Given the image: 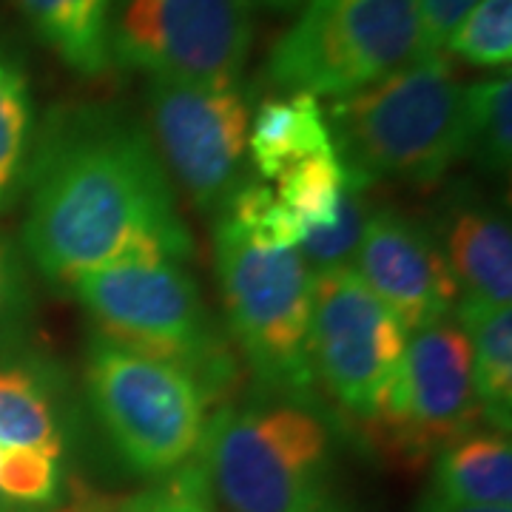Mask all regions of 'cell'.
<instances>
[{"label": "cell", "instance_id": "52a82bcc", "mask_svg": "<svg viewBox=\"0 0 512 512\" xmlns=\"http://www.w3.org/2000/svg\"><path fill=\"white\" fill-rule=\"evenodd\" d=\"M419 57V0H308L265 63L276 89L345 97Z\"/></svg>", "mask_w": 512, "mask_h": 512}, {"label": "cell", "instance_id": "30bf717a", "mask_svg": "<svg viewBox=\"0 0 512 512\" xmlns=\"http://www.w3.org/2000/svg\"><path fill=\"white\" fill-rule=\"evenodd\" d=\"M148 134L168 177L200 211L228 208L245 183L254 94L248 86L177 83L151 77L146 89Z\"/></svg>", "mask_w": 512, "mask_h": 512}, {"label": "cell", "instance_id": "44dd1931", "mask_svg": "<svg viewBox=\"0 0 512 512\" xmlns=\"http://www.w3.org/2000/svg\"><path fill=\"white\" fill-rule=\"evenodd\" d=\"M367 188L370 185L359 183V180L345 174V185H342V194L336 202L333 222L308 231L305 239L296 245V251L305 259V265L313 276L339 271V268H353V259H356V251L362 245L367 222L373 217Z\"/></svg>", "mask_w": 512, "mask_h": 512}, {"label": "cell", "instance_id": "d6986e66", "mask_svg": "<svg viewBox=\"0 0 512 512\" xmlns=\"http://www.w3.org/2000/svg\"><path fill=\"white\" fill-rule=\"evenodd\" d=\"M35 128V97L26 63L0 37V211L15 200L23 183Z\"/></svg>", "mask_w": 512, "mask_h": 512}, {"label": "cell", "instance_id": "f1b7e54d", "mask_svg": "<svg viewBox=\"0 0 512 512\" xmlns=\"http://www.w3.org/2000/svg\"><path fill=\"white\" fill-rule=\"evenodd\" d=\"M248 3H259V6H265V9H276V12H291V9L305 6L308 0H248Z\"/></svg>", "mask_w": 512, "mask_h": 512}, {"label": "cell", "instance_id": "3957f363", "mask_svg": "<svg viewBox=\"0 0 512 512\" xmlns=\"http://www.w3.org/2000/svg\"><path fill=\"white\" fill-rule=\"evenodd\" d=\"M325 123L345 174L365 185L436 183L467 154L464 86L444 55L336 97Z\"/></svg>", "mask_w": 512, "mask_h": 512}, {"label": "cell", "instance_id": "cb8c5ba5", "mask_svg": "<svg viewBox=\"0 0 512 512\" xmlns=\"http://www.w3.org/2000/svg\"><path fill=\"white\" fill-rule=\"evenodd\" d=\"M63 458L0 444V490L26 507L52 512L63 490Z\"/></svg>", "mask_w": 512, "mask_h": 512}, {"label": "cell", "instance_id": "5b68a950", "mask_svg": "<svg viewBox=\"0 0 512 512\" xmlns=\"http://www.w3.org/2000/svg\"><path fill=\"white\" fill-rule=\"evenodd\" d=\"M214 262L228 330L265 393L308 399L313 274L296 248L251 245L225 214L214 231Z\"/></svg>", "mask_w": 512, "mask_h": 512}, {"label": "cell", "instance_id": "7c38bea8", "mask_svg": "<svg viewBox=\"0 0 512 512\" xmlns=\"http://www.w3.org/2000/svg\"><path fill=\"white\" fill-rule=\"evenodd\" d=\"M353 271L404 333L453 319L458 308L456 279L436 237L419 220L396 208H379L367 222Z\"/></svg>", "mask_w": 512, "mask_h": 512}, {"label": "cell", "instance_id": "6da1fadb", "mask_svg": "<svg viewBox=\"0 0 512 512\" xmlns=\"http://www.w3.org/2000/svg\"><path fill=\"white\" fill-rule=\"evenodd\" d=\"M26 254L52 288L126 262H183L194 239L148 128L106 103L55 106L35 128Z\"/></svg>", "mask_w": 512, "mask_h": 512}, {"label": "cell", "instance_id": "4316f807", "mask_svg": "<svg viewBox=\"0 0 512 512\" xmlns=\"http://www.w3.org/2000/svg\"><path fill=\"white\" fill-rule=\"evenodd\" d=\"M20 288H23V274L12 242L0 237V328L18 313Z\"/></svg>", "mask_w": 512, "mask_h": 512}, {"label": "cell", "instance_id": "ffe728a7", "mask_svg": "<svg viewBox=\"0 0 512 512\" xmlns=\"http://www.w3.org/2000/svg\"><path fill=\"white\" fill-rule=\"evenodd\" d=\"M467 154L484 171L501 174L512 163V83L510 74L487 77L464 89Z\"/></svg>", "mask_w": 512, "mask_h": 512}, {"label": "cell", "instance_id": "8992f818", "mask_svg": "<svg viewBox=\"0 0 512 512\" xmlns=\"http://www.w3.org/2000/svg\"><path fill=\"white\" fill-rule=\"evenodd\" d=\"M86 393L111 447L137 476H171L200 453L211 399L183 370L94 333Z\"/></svg>", "mask_w": 512, "mask_h": 512}, {"label": "cell", "instance_id": "f546056e", "mask_svg": "<svg viewBox=\"0 0 512 512\" xmlns=\"http://www.w3.org/2000/svg\"><path fill=\"white\" fill-rule=\"evenodd\" d=\"M0 512H43V510L26 507V504H20V501H12L9 495L0 490Z\"/></svg>", "mask_w": 512, "mask_h": 512}, {"label": "cell", "instance_id": "ac0fdd59", "mask_svg": "<svg viewBox=\"0 0 512 512\" xmlns=\"http://www.w3.org/2000/svg\"><path fill=\"white\" fill-rule=\"evenodd\" d=\"M458 325L467 333L473 384L484 424L510 433L512 424V311L510 305H458Z\"/></svg>", "mask_w": 512, "mask_h": 512}, {"label": "cell", "instance_id": "d4e9b609", "mask_svg": "<svg viewBox=\"0 0 512 512\" xmlns=\"http://www.w3.org/2000/svg\"><path fill=\"white\" fill-rule=\"evenodd\" d=\"M211 504V493L197 458L165 476L163 484L128 495L123 501H86L72 512H202Z\"/></svg>", "mask_w": 512, "mask_h": 512}, {"label": "cell", "instance_id": "9c48e42d", "mask_svg": "<svg viewBox=\"0 0 512 512\" xmlns=\"http://www.w3.org/2000/svg\"><path fill=\"white\" fill-rule=\"evenodd\" d=\"M254 40L248 0H114L111 63L157 80L237 83Z\"/></svg>", "mask_w": 512, "mask_h": 512}, {"label": "cell", "instance_id": "4fadbf2b", "mask_svg": "<svg viewBox=\"0 0 512 512\" xmlns=\"http://www.w3.org/2000/svg\"><path fill=\"white\" fill-rule=\"evenodd\" d=\"M441 254L456 279L458 305L512 302V231L507 217L481 202L453 205Z\"/></svg>", "mask_w": 512, "mask_h": 512}, {"label": "cell", "instance_id": "5bb4252c", "mask_svg": "<svg viewBox=\"0 0 512 512\" xmlns=\"http://www.w3.org/2000/svg\"><path fill=\"white\" fill-rule=\"evenodd\" d=\"M32 35L77 77H103L111 63L114 0H6Z\"/></svg>", "mask_w": 512, "mask_h": 512}, {"label": "cell", "instance_id": "4dcf8cb0", "mask_svg": "<svg viewBox=\"0 0 512 512\" xmlns=\"http://www.w3.org/2000/svg\"><path fill=\"white\" fill-rule=\"evenodd\" d=\"M208 512H220V510H217V504H214V507H211V510H208Z\"/></svg>", "mask_w": 512, "mask_h": 512}, {"label": "cell", "instance_id": "484cf974", "mask_svg": "<svg viewBox=\"0 0 512 512\" xmlns=\"http://www.w3.org/2000/svg\"><path fill=\"white\" fill-rule=\"evenodd\" d=\"M478 0H419V57L444 55V43Z\"/></svg>", "mask_w": 512, "mask_h": 512}, {"label": "cell", "instance_id": "8fae6325", "mask_svg": "<svg viewBox=\"0 0 512 512\" xmlns=\"http://www.w3.org/2000/svg\"><path fill=\"white\" fill-rule=\"evenodd\" d=\"M407 333L353 268L313 276L308 359L313 379L353 416L370 419L399 367Z\"/></svg>", "mask_w": 512, "mask_h": 512}, {"label": "cell", "instance_id": "9a60e30c", "mask_svg": "<svg viewBox=\"0 0 512 512\" xmlns=\"http://www.w3.org/2000/svg\"><path fill=\"white\" fill-rule=\"evenodd\" d=\"M433 495L464 507H512V441L473 430L433 458Z\"/></svg>", "mask_w": 512, "mask_h": 512}, {"label": "cell", "instance_id": "2e32d148", "mask_svg": "<svg viewBox=\"0 0 512 512\" xmlns=\"http://www.w3.org/2000/svg\"><path fill=\"white\" fill-rule=\"evenodd\" d=\"M325 151H333V140L316 97L288 94L282 100H265L254 111L248 157L265 183H274L288 168Z\"/></svg>", "mask_w": 512, "mask_h": 512}, {"label": "cell", "instance_id": "e0dca14e", "mask_svg": "<svg viewBox=\"0 0 512 512\" xmlns=\"http://www.w3.org/2000/svg\"><path fill=\"white\" fill-rule=\"evenodd\" d=\"M0 444L63 458V410L46 367L29 362L0 367Z\"/></svg>", "mask_w": 512, "mask_h": 512}, {"label": "cell", "instance_id": "7a4b0ae2", "mask_svg": "<svg viewBox=\"0 0 512 512\" xmlns=\"http://www.w3.org/2000/svg\"><path fill=\"white\" fill-rule=\"evenodd\" d=\"M197 464L222 512H345L333 430L311 399L265 393L220 407Z\"/></svg>", "mask_w": 512, "mask_h": 512}, {"label": "cell", "instance_id": "83f0119b", "mask_svg": "<svg viewBox=\"0 0 512 512\" xmlns=\"http://www.w3.org/2000/svg\"><path fill=\"white\" fill-rule=\"evenodd\" d=\"M416 512H512V507H464V504H453L439 495L427 493L419 501Z\"/></svg>", "mask_w": 512, "mask_h": 512}, {"label": "cell", "instance_id": "277c9868", "mask_svg": "<svg viewBox=\"0 0 512 512\" xmlns=\"http://www.w3.org/2000/svg\"><path fill=\"white\" fill-rule=\"evenodd\" d=\"M97 333L120 348L188 373L211 402L237 379L228 342L183 262H126L83 276L72 288Z\"/></svg>", "mask_w": 512, "mask_h": 512}, {"label": "cell", "instance_id": "7402d4cb", "mask_svg": "<svg viewBox=\"0 0 512 512\" xmlns=\"http://www.w3.org/2000/svg\"><path fill=\"white\" fill-rule=\"evenodd\" d=\"M342 185H345V168L333 148V151L316 154L311 160H302L288 168L276 180L274 191L282 205L302 222V228L308 234L313 228L333 222Z\"/></svg>", "mask_w": 512, "mask_h": 512}, {"label": "cell", "instance_id": "ba28073f", "mask_svg": "<svg viewBox=\"0 0 512 512\" xmlns=\"http://www.w3.org/2000/svg\"><path fill=\"white\" fill-rule=\"evenodd\" d=\"M481 424L467 333L441 319L407 333L399 367L362 433L387 464L419 470Z\"/></svg>", "mask_w": 512, "mask_h": 512}, {"label": "cell", "instance_id": "603a6c76", "mask_svg": "<svg viewBox=\"0 0 512 512\" xmlns=\"http://www.w3.org/2000/svg\"><path fill=\"white\" fill-rule=\"evenodd\" d=\"M444 52L481 69H507L512 60V0H478L444 43Z\"/></svg>", "mask_w": 512, "mask_h": 512}]
</instances>
